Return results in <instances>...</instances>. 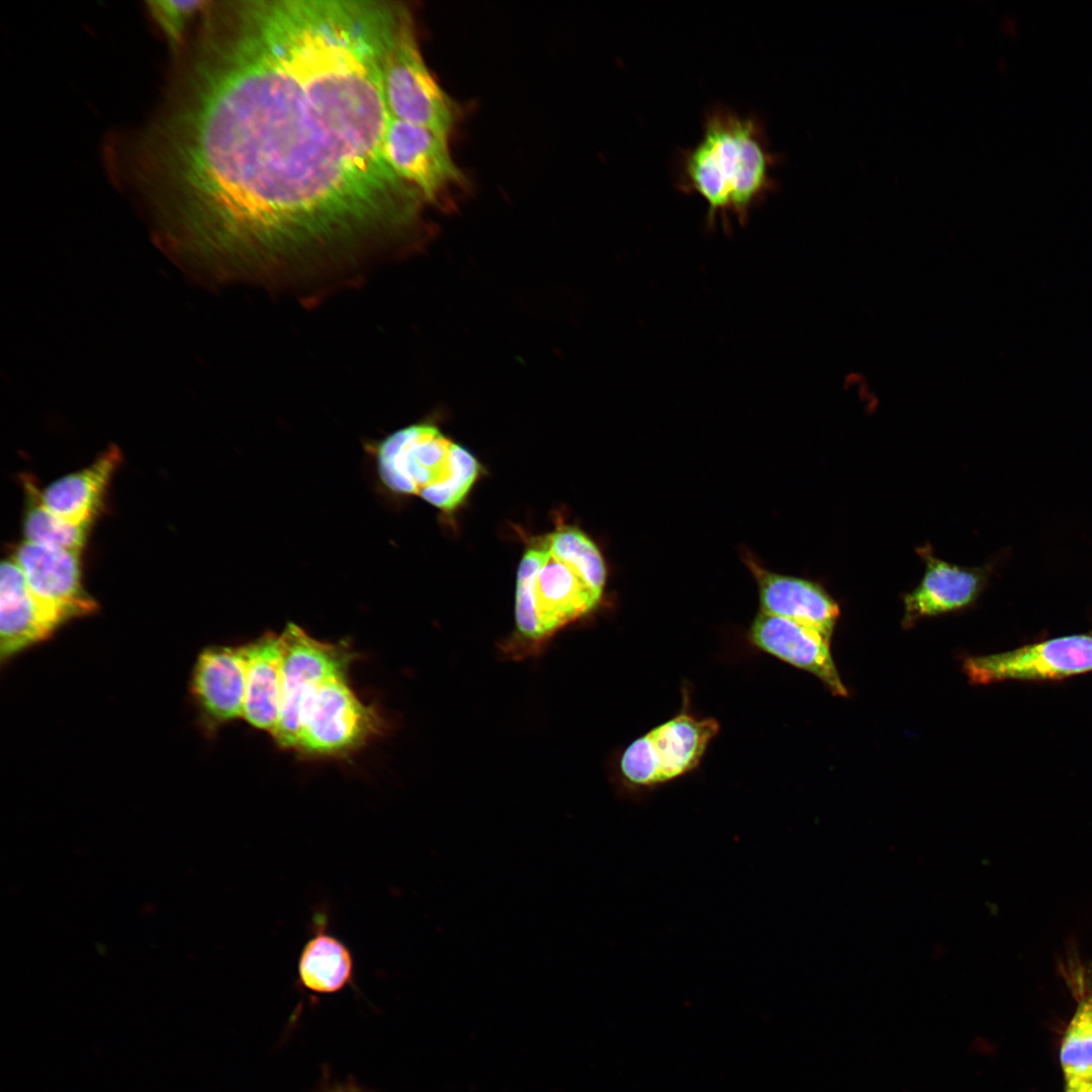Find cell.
Segmentation results:
<instances>
[{
    "instance_id": "1",
    "label": "cell",
    "mask_w": 1092,
    "mask_h": 1092,
    "mask_svg": "<svg viewBox=\"0 0 1092 1092\" xmlns=\"http://www.w3.org/2000/svg\"><path fill=\"white\" fill-rule=\"evenodd\" d=\"M401 1H209L115 172L251 278L387 243L420 219L384 152Z\"/></svg>"
},
{
    "instance_id": "2",
    "label": "cell",
    "mask_w": 1092,
    "mask_h": 1092,
    "mask_svg": "<svg viewBox=\"0 0 1092 1092\" xmlns=\"http://www.w3.org/2000/svg\"><path fill=\"white\" fill-rule=\"evenodd\" d=\"M779 161L757 115L718 104L705 112L696 145L678 150L673 182L680 192L705 200L709 228L720 219L729 230L731 216L745 224L752 208L776 191L771 171Z\"/></svg>"
},
{
    "instance_id": "3",
    "label": "cell",
    "mask_w": 1092,
    "mask_h": 1092,
    "mask_svg": "<svg viewBox=\"0 0 1092 1092\" xmlns=\"http://www.w3.org/2000/svg\"><path fill=\"white\" fill-rule=\"evenodd\" d=\"M603 594L575 566L555 556L545 537L540 538L519 564L516 627L503 651L514 659L539 654L558 631L592 613Z\"/></svg>"
},
{
    "instance_id": "4",
    "label": "cell",
    "mask_w": 1092,
    "mask_h": 1092,
    "mask_svg": "<svg viewBox=\"0 0 1092 1092\" xmlns=\"http://www.w3.org/2000/svg\"><path fill=\"white\" fill-rule=\"evenodd\" d=\"M367 447L383 487L418 495L442 511L457 508L480 472L467 449L429 423L399 429Z\"/></svg>"
},
{
    "instance_id": "5",
    "label": "cell",
    "mask_w": 1092,
    "mask_h": 1092,
    "mask_svg": "<svg viewBox=\"0 0 1092 1092\" xmlns=\"http://www.w3.org/2000/svg\"><path fill=\"white\" fill-rule=\"evenodd\" d=\"M382 79L390 117L429 127L449 138L456 123V107L423 57L411 8L390 41Z\"/></svg>"
},
{
    "instance_id": "6",
    "label": "cell",
    "mask_w": 1092,
    "mask_h": 1092,
    "mask_svg": "<svg viewBox=\"0 0 1092 1092\" xmlns=\"http://www.w3.org/2000/svg\"><path fill=\"white\" fill-rule=\"evenodd\" d=\"M280 635V716L272 736L282 748L296 749L301 717L312 695L326 679L347 675L355 653L346 644L318 641L293 623Z\"/></svg>"
},
{
    "instance_id": "7",
    "label": "cell",
    "mask_w": 1092,
    "mask_h": 1092,
    "mask_svg": "<svg viewBox=\"0 0 1092 1092\" xmlns=\"http://www.w3.org/2000/svg\"><path fill=\"white\" fill-rule=\"evenodd\" d=\"M719 723L681 713L634 740L620 759L629 787L651 788L690 772L700 763Z\"/></svg>"
},
{
    "instance_id": "8",
    "label": "cell",
    "mask_w": 1092,
    "mask_h": 1092,
    "mask_svg": "<svg viewBox=\"0 0 1092 1092\" xmlns=\"http://www.w3.org/2000/svg\"><path fill=\"white\" fill-rule=\"evenodd\" d=\"M381 719L347 684V675L326 679L312 695L300 723L296 749L312 755H342L378 733Z\"/></svg>"
},
{
    "instance_id": "9",
    "label": "cell",
    "mask_w": 1092,
    "mask_h": 1092,
    "mask_svg": "<svg viewBox=\"0 0 1092 1092\" xmlns=\"http://www.w3.org/2000/svg\"><path fill=\"white\" fill-rule=\"evenodd\" d=\"M385 156L394 172L414 187L426 203L437 202L464 181L454 161L448 136L429 127L390 117L384 135Z\"/></svg>"
},
{
    "instance_id": "10",
    "label": "cell",
    "mask_w": 1092,
    "mask_h": 1092,
    "mask_svg": "<svg viewBox=\"0 0 1092 1092\" xmlns=\"http://www.w3.org/2000/svg\"><path fill=\"white\" fill-rule=\"evenodd\" d=\"M963 669L978 685L1007 679H1053L1092 670V636L1072 635L1014 650L968 657Z\"/></svg>"
},
{
    "instance_id": "11",
    "label": "cell",
    "mask_w": 1092,
    "mask_h": 1092,
    "mask_svg": "<svg viewBox=\"0 0 1092 1092\" xmlns=\"http://www.w3.org/2000/svg\"><path fill=\"white\" fill-rule=\"evenodd\" d=\"M13 558L36 601L60 624L95 611L82 584L80 552L24 541Z\"/></svg>"
},
{
    "instance_id": "12",
    "label": "cell",
    "mask_w": 1092,
    "mask_h": 1092,
    "mask_svg": "<svg viewBox=\"0 0 1092 1092\" xmlns=\"http://www.w3.org/2000/svg\"><path fill=\"white\" fill-rule=\"evenodd\" d=\"M759 649L817 676L834 696L846 697L830 652V639L797 622L759 612L749 630Z\"/></svg>"
},
{
    "instance_id": "13",
    "label": "cell",
    "mask_w": 1092,
    "mask_h": 1092,
    "mask_svg": "<svg viewBox=\"0 0 1092 1092\" xmlns=\"http://www.w3.org/2000/svg\"><path fill=\"white\" fill-rule=\"evenodd\" d=\"M925 563L920 583L903 597L902 625L964 609L982 592L988 576L986 567H962L937 558L929 545L917 549Z\"/></svg>"
},
{
    "instance_id": "14",
    "label": "cell",
    "mask_w": 1092,
    "mask_h": 1092,
    "mask_svg": "<svg viewBox=\"0 0 1092 1092\" xmlns=\"http://www.w3.org/2000/svg\"><path fill=\"white\" fill-rule=\"evenodd\" d=\"M746 564L758 585L760 611L812 627L831 638L839 617L837 603L818 583L771 572L751 557Z\"/></svg>"
},
{
    "instance_id": "15",
    "label": "cell",
    "mask_w": 1092,
    "mask_h": 1092,
    "mask_svg": "<svg viewBox=\"0 0 1092 1092\" xmlns=\"http://www.w3.org/2000/svg\"><path fill=\"white\" fill-rule=\"evenodd\" d=\"M246 669V645L207 648L199 655L191 691L208 721L244 718Z\"/></svg>"
},
{
    "instance_id": "16",
    "label": "cell",
    "mask_w": 1092,
    "mask_h": 1092,
    "mask_svg": "<svg viewBox=\"0 0 1092 1092\" xmlns=\"http://www.w3.org/2000/svg\"><path fill=\"white\" fill-rule=\"evenodd\" d=\"M60 625L36 601L13 557L0 568V647L8 658L48 636Z\"/></svg>"
},
{
    "instance_id": "17",
    "label": "cell",
    "mask_w": 1092,
    "mask_h": 1092,
    "mask_svg": "<svg viewBox=\"0 0 1092 1092\" xmlns=\"http://www.w3.org/2000/svg\"><path fill=\"white\" fill-rule=\"evenodd\" d=\"M121 459L111 446L89 466L66 475L40 491L43 506L63 520L90 526Z\"/></svg>"
},
{
    "instance_id": "18",
    "label": "cell",
    "mask_w": 1092,
    "mask_h": 1092,
    "mask_svg": "<svg viewBox=\"0 0 1092 1092\" xmlns=\"http://www.w3.org/2000/svg\"><path fill=\"white\" fill-rule=\"evenodd\" d=\"M281 649V635L271 632L246 645L244 719L271 735L280 716Z\"/></svg>"
},
{
    "instance_id": "19",
    "label": "cell",
    "mask_w": 1092,
    "mask_h": 1092,
    "mask_svg": "<svg viewBox=\"0 0 1092 1092\" xmlns=\"http://www.w3.org/2000/svg\"><path fill=\"white\" fill-rule=\"evenodd\" d=\"M298 981L315 994H332L347 987L354 978V959L349 947L328 930L323 912L313 916L312 934L298 959Z\"/></svg>"
},
{
    "instance_id": "20",
    "label": "cell",
    "mask_w": 1092,
    "mask_h": 1092,
    "mask_svg": "<svg viewBox=\"0 0 1092 1092\" xmlns=\"http://www.w3.org/2000/svg\"><path fill=\"white\" fill-rule=\"evenodd\" d=\"M23 485L26 493L25 541L81 552L89 526L72 524L48 510L31 477L25 476Z\"/></svg>"
},
{
    "instance_id": "21",
    "label": "cell",
    "mask_w": 1092,
    "mask_h": 1092,
    "mask_svg": "<svg viewBox=\"0 0 1092 1092\" xmlns=\"http://www.w3.org/2000/svg\"><path fill=\"white\" fill-rule=\"evenodd\" d=\"M1066 1083L1092 1078V995L1082 996L1061 1048Z\"/></svg>"
},
{
    "instance_id": "22",
    "label": "cell",
    "mask_w": 1092,
    "mask_h": 1092,
    "mask_svg": "<svg viewBox=\"0 0 1092 1092\" xmlns=\"http://www.w3.org/2000/svg\"><path fill=\"white\" fill-rule=\"evenodd\" d=\"M544 537L555 556L575 566L597 587L605 588L606 563L587 535L575 527L563 526Z\"/></svg>"
},
{
    "instance_id": "23",
    "label": "cell",
    "mask_w": 1092,
    "mask_h": 1092,
    "mask_svg": "<svg viewBox=\"0 0 1092 1092\" xmlns=\"http://www.w3.org/2000/svg\"><path fill=\"white\" fill-rule=\"evenodd\" d=\"M209 1H148L150 15L163 33L174 57L187 42L188 29L205 9Z\"/></svg>"
},
{
    "instance_id": "24",
    "label": "cell",
    "mask_w": 1092,
    "mask_h": 1092,
    "mask_svg": "<svg viewBox=\"0 0 1092 1092\" xmlns=\"http://www.w3.org/2000/svg\"><path fill=\"white\" fill-rule=\"evenodd\" d=\"M1066 1092H1092V1078L1067 1084Z\"/></svg>"
}]
</instances>
